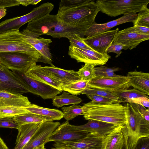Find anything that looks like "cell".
Wrapping results in <instances>:
<instances>
[{"label": "cell", "instance_id": "1", "mask_svg": "<svg viewBox=\"0 0 149 149\" xmlns=\"http://www.w3.org/2000/svg\"><path fill=\"white\" fill-rule=\"evenodd\" d=\"M99 11L94 0H63L59 3L56 15L60 21L81 30L85 34L95 22Z\"/></svg>", "mask_w": 149, "mask_h": 149}, {"label": "cell", "instance_id": "2", "mask_svg": "<svg viewBox=\"0 0 149 149\" xmlns=\"http://www.w3.org/2000/svg\"><path fill=\"white\" fill-rule=\"evenodd\" d=\"M120 103L115 102L101 104L91 101L82 106V115L86 120H94L123 126L126 123V110L125 105Z\"/></svg>", "mask_w": 149, "mask_h": 149}, {"label": "cell", "instance_id": "3", "mask_svg": "<svg viewBox=\"0 0 149 149\" xmlns=\"http://www.w3.org/2000/svg\"><path fill=\"white\" fill-rule=\"evenodd\" d=\"M126 110V123L123 126L125 149H133L138 140L149 137V123L129 103L125 105Z\"/></svg>", "mask_w": 149, "mask_h": 149}, {"label": "cell", "instance_id": "4", "mask_svg": "<svg viewBox=\"0 0 149 149\" xmlns=\"http://www.w3.org/2000/svg\"><path fill=\"white\" fill-rule=\"evenodd\" d=\"M26 29L40 36L47 35L54 38H65L73 33L84 37V33L81 30L60 21L56 15L50 14L28 23Z\"/></svg>", "mask_w": 149, "mask_h": 149}, {"label": "cell", "instance_id": "5", "mask_svg": "<svg viewBox=\"0 0 149 149\" xmlns=\"http://www.w3.org/2000/svg\"><path fill=\"white\" fill-rule=\"evenodd\" d=\"M100 11L111 17L136 13L147 8L149 0H98Z\"/></svg>", "mask_w": 149, "mask_h": 149}, {"label": "cell", "instance_id": "6", "mask_svg": "<svg viewBox=\"0 0 149 149\" xmlns=\"http://www.w3.org/2000/svg\"><path fill=\"white\" fill-rule=\"evenodd\" d=\"M38 55L19 52H0V65L12 70L24 73L36 64Z\"/></svg>", "mask_w": 149, "mask_h": 149}, {"label": "cell", "instance_id": "7", "mask_svg": "<svg viewBox=\"0 0 149 149\" xmlns=\"http://www.w3.org/2000/svg\"><path fill=\"white\" fill-rule=\"evenodd\" d=\"M54 5L48 2L42 4L24 15L7 19L0 22V33L19 30L24 24L38 19L50 14L54 8Z\"/></svg>", "mask_w": 149, "mask_h": 149}, {"label": "cell", "instance_id": "8", "mask_svg": "<svg viewBox=\"0 0 149 149\" xmlns=\"http://www.w3.org/2000/svg\"><path fill=\"white\" fill-rule=\"evenodd\" d=\"M22 52L40 56L39 52L25 40L19 30L0 33V52Z\"/></svg>", "mask_w": 149, "mask_h": 149}, {"label": "cell", "instance_id": "9", "mask_svg": "<svg viewBox=\"0 0 149 149\" xmlns=\"http://www.w3.org/2000/svg\"><path fill=\"white\" fill-rule=\"evenodd\" d=\"M12 72L29 92L38 95L43 99H52L62 92L49 85L29 77L24 73L15 70Z\"/></svg>", "mask_w": 149, "mask_h": 149}, {"label": "cell", "instance_id": "10", "mask_svg": "<svg viewBox=\"0 0 149 149\" xmlns=\"http://www.w3.org/2000/svg\"><path fill=\"white\" fill-rule=\"evenodd\" d=\"M90 88L103 90L116 93L127 89L130 86L129 79L127 76L118 77H96L89 80Z\"/></svg>", "mask_w": 149, "mask_h": 149}, {"label": "cell", "instance_id": "11", "mask_svg": "<svg viewBox=\"0 0 149 149\" xmlns=\"http://www.w3.org/2000/svg\"><path fill=\"white\" fill-rule=\"evenodd\" d=\"M21 32L27 42L40 54L41 57L38 62L52 65V56L49 48V44L52 42L51 40L41 37L26 29Z\"/></svg>", "mask_w": 149, "mask_h": 149}, {"label": "cell", "instance_id": "12", "mask_svg": "<svg viewBox=\"0 0 149 149\" xmlns=\"http://www.w3.org/2000/svg\"><path fill=\"white\" fill-rule=\"evenodd\" d=\"M89 132L75 127L66 121L60 124L53 132L47 142L50 141L72 142L86 137Z\"/></svg>", "mask_w": 149, "mask_h": 149}, {"label": "cell", "instance_id": "13", "mask_svg": "<svg viewBox=\"0 0 149 149\" xmlns=\"http://www.w3.org/2000/svg\"><path fill=\"white\" fill-rule=\"evenodd\" d=\"M68 54L78 62L88 63L96 66L105 64L111 58L110 56L89 49L70 46Z\"/></svg>", "mask_w": 149, "mask_h": 149}, {"label": "cell", "instance_id": "14", "mask_svg": "<svg viewBox=\"0 0 149 149\" xmlns=\"http://www.w3.org/2000/svg\"><path fill=\"white\" fill-rule=\"evenodd\" d=\"M119 30L117 28L91 36L82 37V40L93 50L102 54H107V50L113 42Z\"/></svg>", "mask_w": 149, "mask_h": 149}, {"label": "cell", "instance_id": "15", "mask_svg": "<svg viewBox=\"0 0 149 149\" xmlns=\"http://www.w3.org/2000/svg\"><path fill=\"white\" fill-rule=\"evenodd\" d=\"M0 91L20 95L29 92L12 71L1 65Z\"/></svg>", "mask_w": 149, "mask_h": 149}, {"label": "cell", "instance_id": "16", "mask_svg": "<svg viewBox=\"0 0 149 149\" xmlns=\"http://www.w3.org/2000/svg\"><path fill=\"white\" fill-rule=\"evenodd\" d=\"M60 125L58 122L46 121L41 123L37 131L22 149H33L45 145L53 132Z\"/></svg>", "mask_w": 149, "mask_h": 149}, {"label": "cell", "instance_id": "17", "mask_svg": "<svg viewBox=\"0 0 149 149\" xmlns=\"http://www.w3.org/2000/svg\"><path fill=\"white\" fill-rule=\"evenodd\" d=\"M102 138L89 133L84 138L72 142H54L56 148L76 149H100Z\"/></svg>", "mask_w": 149, "mask_h": 149}, {"label": "cell", "instance_id": "18", "mask_svg": "<svg viewBox=\"0 0 149 149\" xmlns=\"http://www.w3.org/2000/svg\"><path fill=\"white\" fill-rule=\"evenodd\" d=\"M137 16L136 13L123 15L117 19L102 24L97 23L95 22L86 31L85 37H89L110 30L112 28L118 25L128 22L133 23Z\"/></svg>", "mask_w": 149, "mask_h": 149}, {"label": "cell", "instance_id": "19", "mask_svg": "<svg viewBox=\"0 0 149 149\" xmlns=\"http://www.w3.org/2000/svg\"><path fill=\"white\" fill-rule=\"evenodd\" d=\"M42 68L61 86L81 80L77 72L73 70L63 69L57 67L53 64L51 66L42 67Z\"/></svg>", "mask_w": 149, "mask_h": 149}, {"label": "cell", "instance_id": "20", "mask_svg": "<svg viewBox=\"0 0 149 149\" xmlns=\"http://www.w3.org/2000/svg\"><path fill=\"white\" fill-rule=\"evenodd\" d=\"M149 39V35L128 32L124 29L117 32L113 42L125 45L127 49L131 50L136 48L141 42Z\"/></svg>", "mask_w": 149, "mask_h": 149}, {"label": "cell", "instance_id": "21", "mask_svg": "<svg viewBox=\"0 0 149 149\" xmlns=\"http://www.w3.org/2000/svg\"><path fill=\"white\" fill-rule=\"evenodd\" d=\"M86 124L80 125H74L77 129L94 134L102 138L112 131L116 126L113 124L89 120Z\"/></svg>", "mask_w": 149, "mask_h": 149}, {"label": "cell", "instance_id": "22", "mask_svg": "<svg viewBox=\"0 0 149 149\" xmlns=\"http://www.w3.org/2000/svg\"><path fill=\"white\" fill-rule=\"evenodd\" d=\"M127 77L129 79V85L148 96L149 73L136 70L128 72Z\"/></svg>", "mask_w": 149, "mask_h": 149}, {"label": "cell", "instance_id": "23", "mask_svg": "<svg viewBox=\"0 0 149 149\" xmlns=\"http://www.w3.org/2000/svg\"><path fill=\"white\" fill-rule=\"evenodd\" d=\"M122 127L117 126L102 138L100 149H123L124 139Z\"/></svg>", "mask_w": 149, "mask_h": 149}, {"label": "cell", "instance_id": "24", "mask_svg": "<svg viewBox=\"0 0 149 149\" xmlns=\"http://www.w3.org/2000/svg\"><path fill=\"white\" fill-rule=\"evenodd\" d=\"M41 123L19 125L16 145L13 149H22L37 131Z\"/></svg>", "mask_w": 149, "mask_h": 149}, {"label": "cell", "instance_id": "25", "mask_svg": "<svg viewBox=\"0 0 149 149\" xmlns=\"http://www.w3.org/2000/svg\"><path fill=\"white\" fill-rule=\"evenodd\" d=\"M31 104L27 97L22 95L0 91V107L8 106L26 107Z\"/></svg>", "mask_w": 149, "mask_h": 149}, {"label": "cell", "instance_id": "26", "mask_svg": "<svg viewBox=\"0 0 149 149\" xmlns=\"http://www.w3.org/2000/svg\"><path fill=\"white\" fill-rule=\"evenodd\" d=\"M25 74L34 79L49 85L61 91H63L61 85L51 77L41 65H35Z\"/></svg>", "mask_w": 149, "mask_h": 149}, {"label": "cell", "instance_id": "27", "mask_svg": "<svg viewBox=\"0 0 149 149\" xmlns=\"http://www.w3.org/2000/svg\"><path fill=\"white\" fill-rule=\"evenodd\" d=\"M24 107L28 112L44 117L49 121L59 120L63 118V112L57 109L43 107L33 104Z\"/></svg>", "mask_w": 149, "mask_h": 149}, {"label": "cell", "instance_id": "28", "mask_svg": "<svg viewBox=\"0 0 149 149\" xmlns=\"http://www.w3.org/2000/svg\"><path fill=\"white\" fill-rule=\"evenodd\" d=\"M52 99L53 105L58 108L69 104L77 105L82 101L77 96L65 92L59 95L55 96Z\"/></svg>", "mask_w": 149, "mask_h": 149}, {"label": "cell", "instance_id": "29", "mask_svg": "<svg viewBox=\"0 0 149 149\" xmlns=\"http://www.w3.org/2000/svg\"><path fill=\"white\" fill-rule=\"evenodd\" d=\"M12 118L19 125L49 121L44 117L29 112L14 116Z\"/></svg>", "mask_w": 149, "mask_h": 149}, {"label": "cell", "instance_id": "30", "mask_svg": "<svg viewBox=\"0 0 149 149\" xmlns=\"http://www.w3.org/2000/svg\"><path fill=\"white\" fill-rule=\"evenodd\" d=\"M88 81L80 80L62 86L61 88L62 91L68 92L72 95H80L86 89L90 88L88 84Z\"/></svg>", "mask_w": 149, "mask_h": 149}, {"label": "cell", "instance_id": "31", "mask_svg": "<svg viewBox=\"0 0 149 149\" xmlns=\"http://www.w3.org/2000/svg\"><path fill=\"white\" fill-rule=\"evenodd\" d=\"M24 107L8 106L0 107V118H12L14 116L28 113Z\"/></svg>", "mask_w": 149, "mask_h": 149}, {"label": "cell", "instance_id": "32", "mask_svg": "<svg viewBox=\"0 0 149 149\" xmlns=\"http://www.w3.org/2000/svg\"><path fill=\"white\" fill-rule=\"evenodd\" d=\"M61 109L63 118L67 121L72 120L79 115H82L83 112L82 106L77 104L62 107Z\"/></svg>", "mask_w": 149, "mask_h": 149}, {"label": "cell", "instance_id": "33", "mask_svg": "<svg viewBox=\"0 0 149 149\" xmlns=\"http://www.w3.org/2000/svg\"><path fill=\"white\" fill-rule=\"evenodd\" d=\"M81 94L97 95L111 99L116 102L122 101L116 93L100 89L88 88L83 91Z\"/></svg>", "mask_w": 149, "mask_h": 149}, {"label": "cell", "instance_id": "34", "mask_svg": "<svg viewBox=\"0 0 149 149\" xmlns=\"http://www.w3.org/2000/svg\"><path fill=\"white\" fill-rule=\"evenodd\" d=\"M94 69L96 77H118L122 76L115 74V72L120 70L118 67L108 68L101 65L100 67H95Z\"/></svg>", "mask_w": 149, "mask_h": 149}, {"label": "cell", "instance_id": "35", "mask_svg": "<svg viewBox=\"0 0 149 149\" xmlns=\"http://www.w3.org/2000/svg\"><path fill=\"white\" fill-rule=\"evenodd\" d=\"M96 65L92 63H86L81 68L77 71L81 80L89 81L96 77L94 69Z\"/></svg>", "mask_w": 149, "mask_h": 149}, {"label": "cell", "instance_id": "36", "mask_svg": "<svg viewBox=\"0 0 149 149\" xmlns=\"http://www.w3.org/2000/svg\"><path fill=\"white\" fill-rule=\"evenodd\" d=\"M122 101L133 99L136 97L145 96L149 98L143 93L134 88L126 89L116 93Z\"/></svg>", "mask_w": 149, "mask_h": 149}, {"label": "cell", "instance_id": "37", "mask_svg": "<svg viewBox=\"0 0 149 149\" xmlns=\"http://www.w3.org/2000/svg\"><path fill=\"white\" fill-rule=\"evenodd\" d=\"M134 26L149 28V9H146L139 12L136 20L133 23Z\"/></svg>", "mask_w": 149, "mask_h": 149}, {"label": "cell", "instance_id": "38", "mask_svg": "<svg viewBox=\"0 0 149 149\" xmlns=\"http://www.w3.org/2000/svg\"><path fill=\"white\" fill-rule=\"evenodd\" d=\"M65 38H67L69 40L70 42V46L93 50L84 42L82 40V37L75 33L69 34Z\"/></svg>", "mask_w": 149, "mask_h": 149}, {"label": "cell", "instance_id": "39", "mask_svg": "<svg viewBox=\"0 0 149 149\" xmlns=\"http://www.w3.org/2000/svg\"><path fill=\"white\" fill-rule=\"evenodd\" d=\"M86 95L89 99L91 100L92 102L97 104H107L116 102L111 99L97 95L87 94Z\"/></svg>", "mask_w": 149, "mask_h": 149}, {"label": "cell", "instance_id": "40", "mask_svg": "<svg viewBox=\"0 0 149 149\" xmlns=\"http://www.w3.org/2000/svg\"><path fill=\"white\" fill-rule=\"evenodd\" d=\"M127 49L125 45L116 42H113L107 50V53H114L116 54V57L119 56L122 53L123 49L126 50Z\"/></svg>", "mask_w": 149, "mask_h": 149}, {"label": "cell", "instance_id": "41", "mask_svg": "<svg viewBox=\"0 0 149 149\" xmlns=\"http://www.w3.org/2000/svg\"><path fill=\"white\" fill-rule=\"evenodd\" d=\"M117 102L120 103L127 102L136 104L142 105L148 108H149V98L145 96L139 97L133 99L120 101Z\"/></svg>", "mask_w": 149, "mask_h": 149}, {"label": "cell", "instance_id": "42", "mask_svg": "<svg viewBox=\"0 0 149 149\" xmlns=\"http://www.w3.org/2000/svg\"><path fill=\"white\" fill-rule=\"evenodd\" d=\"M19 127V125L15 122L12 118H0V128H9L17 129Z\"/></svg>", "mask_w": 149, "mask_h": 149}, {"label": "cell", "instance_id": "43", "mask_svg": "<svg viewBox=\"0 0 149 149\" xmlns=\"http://www.w3.org/2000/svg\"><path fill=\"white\" fill-rule=\"evenodd\" d=\"M142 116L144 120L149 123V108L146 109L144 107L137 104L130 103Z\"/></svg>", "mask_w": 149, "mask_h": 149}, {"label": "cell", "instance_id": "44", "mask_svg": "<svg viewBox=\"0 0 149 149\" xmlns=\"http://www.w3.org/2000/svg\"><path fill=\"white\" fill-rule=\"evenodd\" d=\"M124 29L128 32L149 35V28L147 27L134 26Z\"/></svg>", "mask_w": 149, "mask_h": 149}, {"label": "cell", "instance_id": "45", "mask_svg": "<svg viewBox=\"0 0 149 149\" xmlns=\"http://www.w3.org/2000/svg\"><path fill=\"white\" fill-rule=\"evenodd\" d=\"M133 149H149V137H143L139 139Z\"/></svg>", "mask_w": 149, "mask_h": 149}, {"label": "cell", "instance_id": "46", "mask_svg": "<svg viewBox=\"0 0 149 149\" xmlns=\"http://www.w3.org/2000/svg\"><path fill=\"white\" fill-rule=\"evenodd\" d=\"M20 3L18 0H0V9L18 6Z\"/></svg>", "mask_w": 149, "mask_h": 149}, {"label": "cell", "instance_id": "47", "mask_svg": "<svg viewBox=\"0 0 149 149\" xmlns=\"http://www.w3.org/2000/svg\"><path fill=\"white\" fill-rule=\"evenodd\" d=\"M20 4L25 6L29 5H35L41 1V0H18Z\"/></svg>", "mask_w": 149, "mask_h": 149}, {"label": "cell", "instance_id": "48", "mask_svg": "<svg viewBox=\"0 0 149 149\" xmlns=\"http://www.w3.org/2000/svg\"><path fill=\"white\" fill-rule=\"evenodd\" d=\"M0 149H9L0 136Z\"/></svg>", "mask_w": 149, "mask_h": 149}, {"label": "cell", "instance_id": "49", "mask_svg": "<svg viewBox=\"0 0 149 149\" xmlns=\"http://www.w3.org/2000/svg\"><path fill=\"white\" fill-rule=\"evenodd\" d=\"M6 10L5 8L0 9V19L5 16L6 14Z\"/></svg>", "mask_w": 149, "mask_h": 149}, {"label": "cell", "instance_id": "50", "mask_svg": "<svg viewBox=\"0 0 149 149\" xmlns=\"http://www.w3.org/2000/svg\"><path fill=\"white\" fill-rule=\"evenodd\" d=\"M51 149H68V148H53Z\"/></svg>", "mask_w": 149, "mask_h": 149}, {"label": "cell", "instance_id": "51", "mask_svg": "<svg viewBox=\"0 0 149 149\" xmlns=\"http://www.w3.org/2000/svg\"><path fill=\"white\" fill-rule=\"evenodd\" d=\"M42 145L38 147H36L33 149H40L41 148V147H42Z\"/></svg>", "mask_w": 149, "mask_h": 149}, {"label": "cell", "instance_id": "52", "mask_svg": "<svg viewBox=\"0 0 149 149\" xmlns=\"http://www.w3.org/2000/svg\"><path fill=\"white\" fill-rule=\"evenodd\" d=\"M44 145H42L40 149H45L46 148L45 147Z\"/></svg>", "mask_w": 149, "mask_h": 149}]
</instances>
